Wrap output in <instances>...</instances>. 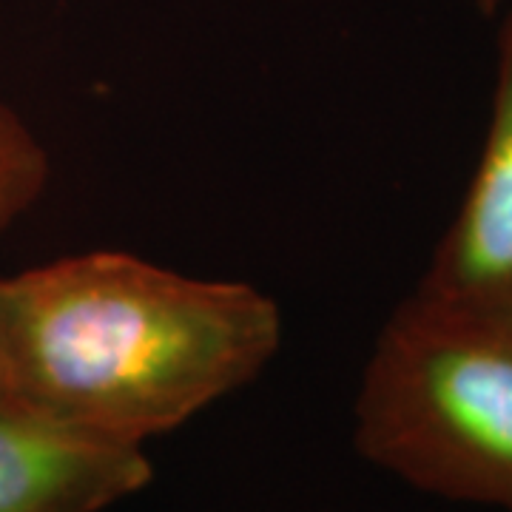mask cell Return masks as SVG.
Segmentation results:
<instances>
[{
    "mask_svg": "<svg viewBox=\"0 0 512 512\" xmlns=\"http://www.w3.org/2000/svg\"><path fill=\"white\" fill-rule=\"evenodd\" d=\"M52 177L49 151L29 123L0 100V234L29 214Z\"/></svg>",
    "mask_w": 512,
    "mask_h": 512,
    "instance_id": "obj_5",
    "label": "cell"
},
{
    "mask_svg": "<svg viewBox=\"0 0 512 512\" xmlns=\"http://www.w3.org/2000/svg\"><path fill=\"white\" fill-rule=\"evenodd\" d=\"M282 345V311L237 279L89 251L0 276L6 407L146 447L237 393Z\"/></svg>",
    "mask_w": 512,
    "mask_h": 512,
    "instance_id": "obj_1",
    "label": "cell"
},
{
    "mask_svg": "<svg viewBox=\"0 0 512 512\" xmlns=\"http://www.w3.org/2000/svg\"><path fill=\"white\" fill-rule=\"evenodd\" d=\"M151 481L146 447L0 407V512H106Z\"/></svg>",
    "mask_w": 512,
    "mask_h": 512,
    "instance_id": "obj_4",
    "label": "cell"
},
{
    "mask_svg": "<svg viewBox=\"0 0 512 512\" xmlns=\"http://www.w3.org/2000/svg\"><path fill=\"white\" fill-rule=\"evenodd\" d=\"M353 416L373 467L512 512V325L413 291L373 342Z\"/></svg>",
    "mask_w": 512,
    "mask_h": 512,
    "instance_id": "obj_2",
    "label": "cell"
},
{
    "mask_svg": "<svg viewBox=\"0 0 512 512\" xmlns=\"http://www.w3.org/2000/svg\"><path fill=\"white\" fill-rule=\"evenodd\" d=\"M416 291L512 325V6L495 37L493 103L476 171Z\"/></svg>",
    "mask_w": 512,
    "mask_h": 512,
    "instance_id": "obj_3",
    "label": "cell"
},
{
    "mask_svg": "<svg viewBox=\"0 0 512 512\" xmlns=\"http://www.w3.org/2000/svg\"><path fill=\"white\" fill-rule=\"evenodd\" d=\"M478 6V12H484V15H498L504 6H507V0H473Z\"/></svg>",
    "mask_w": 512,
    "mask_h": 512,
    "instance_id": "obj_6",
    "label": "cell"
},
{
    "mask_svg": "<svg viewBox=\"0 0 512 512\" xmlns=\"http://www.w3.org/2000/svg\"><path fill=\"white\" fill-rule=\"evenodd\" d=\"M0 407H6V393H3V379H0Z\"/></svg>",
    "mask_w": 512,
    "mask_h": 512,
    "instance_id": "obj_7",
    "label": "cell"
}]
</instances>
